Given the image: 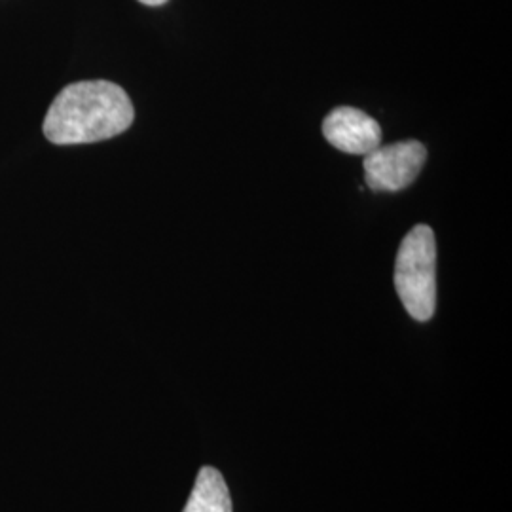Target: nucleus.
Returning a JSON list of instances; mask_svg holds the SVG:
<instances>
[{"instance_id":"f257e3e1","label":"nucleus","mask_w":512,"mask_h":512,"mask_svg":"<svg viewBox=\"0 0 512 512\" xmlns=\"http://www.w3.org/2000/svg\"><path fill=\"white\" fill-rule=\"evenodd\" d=\"M135 110L128 93L107 80L69 84L46 112L42 131L54 145L107 141L133 124Z\"/></svg>"},{"instance_id":"f03ea898","label":"nucleus","mask_w":512,"mask_h":512,"mask_svg":"<svg viewBox=\"0 0 512 512\" xmlns=\"http://www.w3.org/2000/svg\"><path fill=\"white\" fill-rule=\"evenodd\" d=\"M395 289L404 308L425 323L437 308V241L435 232L418 224L403 239L395 262Z\"/></svg>"},{"instance_id":"7ed1b4c3","label":"nucleus","mask_w":512,"mask_h":512,"mask_svg":"<svg viewBox=\"0 0 512 512\" xmlns=\"http://www.w3.org/2000/svg\"><path fill=\"white\" fill-rule=\"evenodd\" d=\"M427 160L418 141H403L374 148L365 156V179L374 192H399L414 183Z\"/></svg>"},{"instance_id":"20e7f679","label":"nucleus","mask_w":512,"mask_h":512,"mask_svg":"<svg viewBox=\"0 0 512 512\" xmlns=\"http://www.w3.org/2000/svg\"><path fill=\"white\" fill-rule=\"evenodd\" d=\"M323 135L332 147L348 154L366 156L382 145L380 124L363 110L353 107L332 110L323 122Z\"/></svg>"},{"instance_id":"39448f33","label":"nucleus","mask_w":512,"mask_h":512,"mask_svg":"<svg viewBox=\"0 0 512 512\" xmlns=\"http://www.w3.org/2000/svg\"><path fill=\"white\" fill-rule=\"evenodd\" d=\"M183 512H232V497L217 469H200Z\"/></svg>"},{"instance_id":"423d86ee","label":"nucleus","mask_w":512,"mask_h":512,"mask_svg":"<svg viewBox=\"0 0 512 512\" xmlns=\"http://www.w3.org/2000/svg\"><path fill=\"white\" fill-rule=\"evenodd\" d=\"M141 4H147V6H162L167 0H139Z\"/></svg>"}]
</instances>
